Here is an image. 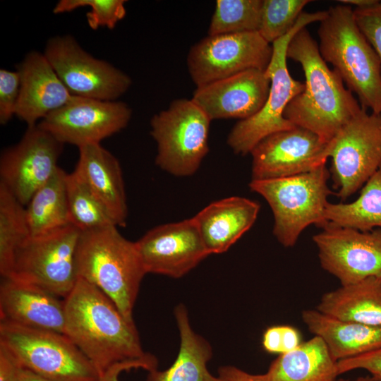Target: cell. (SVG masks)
Here are the masks:
<instances>
[{
    "label": "cell",
    "mask_w": 381,
    "mask_h": 381,
    "mask_svg": "<svg viewBox=\"0 0 381 381\" xmlns=\"http://www.w3.org/2000/svg\"><path fill=\"white\" fill-rule=\"evenodd\" d=\"M174 315L181 340L177 357L167 370L149 371L146 381H220L207 368L212 356V347L193 329L185 306L178 305Z\"/></svg>",
    "instance_id": "cb8c5ba5"
},
{
    "label": "cell",
    "mask_w": 381,
    "mask_h": 381,
    "mask_svg": "<svg viewBox=\"0 0 381 381\" xmlns=\"http://www.w3.org/2000/svg\"><path fill=\"white\" fill-rule=\"evenodd\" d=\"M327 11L318 30L321 56L356 93L363 109L381 114V63L377 53L358 27L351 6L337 5Z\"/></svg>",
    "instance_id": "277c9868"
},
{
    "label": "cell",
    "mask_w": 381,
    "mask_h": 381,
    "mask_svg": "<svg viewBox=\"0 0 381 381\" xmlns=\"http://www.w3.org/2000/svg\"><path fill=\"white\" fill-rule=\"evenodd\" d=\"M20 76L18 72L0 70V123H7L16 116L20 96Z\"/></svg>",
    "instance_id": "836d02e7"
},
{
    "label": "cell",
    "mask_w": 381,
    "mask_h": 381,
    "mask_svg": "<svg viewBox=\"0 0 381 381\" xmlns=\"http://www.w3.org/2000/svg\"><path fill=\"white\" fill-rule=\"evenodd\" d=\"M353 16L358 27L377 53L381 63V1L369 7L355 8Z\"/></svg>",
    "instance_id": "e575fe53"
},
{
    "label": "cell",
    "mask_w": 381,
    "mask_h": 381,
    "mask_svg": "<svg viewBox=\"0 0 381 381\" xmlns=\"http://www.w3.org/2000/svg\"><path fill=\"white\" fill-rule=\"evenodd\" d=\"M157 367L156 357L148 360L133 361L117 363L100 375L99 381H119V376L123 372L133 368H142L151 371Z\"/></svg>",
    "instance_id": "8d00e7d4"
},
{
    "label": "cell",
    "mask_w": 381,
    "mask_h": 381,
    "mask_svg": "<svg viewBox=\"0 0 381 381\" xmlns=\"http://www.w3.org/2000/svg\"><path fill=\"white\" fill-rule=\"evenodd\" d=\"M325 219V226L360 231L381 229V165L365 183L356 200L350 203L328 202Z\"/></svg>",
    "instance_id": "83f0119b"
},
{
    "label": "cell",
    "mask_w": 381,
    "mask_h": 381,
    "mask_svg": "<svg viewBox=\"0 0 381 381\" xmlns=\"http://www.w3.org/2000/svg\"><path fill=\"white\" fill-rule=\"evenodd\" d=\"M61 298L31 284L2 277L0 322L64 334Z\"/></svg>",
    "instance_id": "ffe728a7"
},
{
    "label": "cell",
    "mask_w": 381,
    "mask_h": 381,
    "mask_svg": "<svg viewBox=\"0 0 381 381\" xmlns=\"http://www.w3.org/2000/svg\"><path fill=\"white\" fill-rule=\"evenodd\" d=\"M300 332L292 326L282 325V353L294 350L301 344Z\"/></svg>",
    "instance_id": "60d3db41"
},
{
    "label": "cell",
    "mask_w": 381,
    "mask_h": 381,
    "mask_svg": "<svg viewBox=\"0 0 381 381\" xmlns=\"http://www.w3.org/2000/svg\"><path fill=\"white\" fill-rule=\"evenodd\" d=\"M327 155L337 196L344 200L381 165V114L362 108L329 143Z\"/></svg>",
    "instance_id": "30bf717a"
},
{
    "label": "cell",
    "mask_w": 381,
    "mask_h": 381,
    "mask_svg": "<svg viewBox=\"0 0 381 381\" xmlns=\"http://www.w3.org/2000/svg\"><path fill=\"white\" fill-rule=\"evenodd\" d=\"M66 176L67 173L59 167L25 206L30 236L47 234L71 224Z\"/></svg>",
    "instance_id": "4316f807"
},
{
    "label": "cell",
    "mask_w": 381,
    "mask_h": 381,
    "mask_svg": "<svg viewBox=\"0 0 381 381\" xmlns=\"http://www.w3.org/2000/svg\"><path fill=\"white\" fill-rule=\"evenodd\" d=\"M378 0H339L343 4L354 5L356 8H363L371 6L376 4Z\"/></svg>",
    "instance_id": "7bdbcfd3"
},
{
    "label": "cell",
    "mask_w": 381,
    "mask_h": 381,
    "mask_svg": "<svg viewBox=\"0 0 381 381\" xmlns=\"http://www.w3.org/2000/svg\"><path fill=\"white\" fill-rule=\"evenodd\" d=\"M80 231L72 224L30 236L14 253L2 277L39 286L65 298L78 277L76 253Z\"/></svg>",
    "instance_id": "ba28073f"
},
{
    "label": "cell",
    "mask_w": 381,
    "mask_h": 381,
    "mask_svg": "<svg viewBox=\"0 0 381 381\" xmlns=\"http://www.w3.org/2000/svg\"><path fill=\"white\" fill-rule=\"evenodd\" d=\"M337 368L339 375L363 369L368 372L375 381H381V349L337 361Z\"/></svg>",
    "instance_id": "d590c367"
},
{
    "label": "cell",
    "mask_w": 381,
    "mask_h": 381,
    "mask_svg": "<svg viewBox=\"0 0 381 381\" xmlns=\"http://www.w3.org/2000/svg\"><path fill=\"white\" fill-rule=\"evenodd\" d=\"M272 51L258 32L207 35L190 48L187 66L198 87L246 70L265 71Z\"/></svg>",
    "instance_id": "7c38bea8"
},
{
    "label": "cell",
    "mask_w": 381,
    "mask_h": 381,
    "mask_svg": "<svg viewBox=\"0 0 381 381\" xmlns=\"http://www.w3.org/2000/svg\"><path fill=\"white\" fill-rule=\"evenodd\" d=\"M322 229L313 238L320 263L341 285L369 277L381 278V229L370 231L332 226Z\"/></svg>",
    "instance_id": "9a60e30c"
},
{
    "label": "cell",
    "mask_w": 381,
    "mask_h": 381,
    "mask_svg": "<svg viewBox=\"0 0 381 381\" xmlns=\"http://www.w3.org/2000/svg\"><path fill=\"white\" fill-rule=\"evenodd\" d=\"M132 110L119 101H105L73 95L62 107L37 125L63 145L78 148L100 144L126 128Z\"/></svg>",
    "instance_id": "4fadbf2b"
},
{
    "label": "cell",
    "mask_w": 381,
    "mask_h": 381,
    "mask_svg": "<svg viewBox=\"0 0 381 381\" xmlns=\"http://www.w3.org/2000/svg\"><path fill=\"white\" fill-rule=\"evenodd\" d=\"M263 0H217L208 35L258 32Z\"/></svg>",
    "instance_id": "4dcf8cb0"
},
{
    "label": "cell",
    "mask_w": 381,
    "mask_h": 381,
    "mask_svg": "<svg viewBox=\"0 0 381 381\" xmlns=\"http://www.w3.org/2000/svg\"><path fill=\"white\" fill-rule=\"evenodd\" d=\"M328 144L298 126L274 133L252 150V180L284 178L310 171L326 164Z\"/></svg>",
    "instance_id": "2e32d148"
},
{
    "label": "cell",
    "mask_w": 381,
    "mask_h": 381,
    "mask_svg": "<svg viewBox=\"0 0 381 381\" xmlns=\"http://www.w3.org/2000/svg\"><path fill=\"white\" fill-rule=\"evenodd\" d=\"M212 120L193 100H174L150 121V134L157 145L155 163L177 176L193 174L208 152Z\"/></svg>",
    "instance_id": "9c48e42d"
},
{
    "label": "cell",
    "mask_w": 381,
    "mask_h": 381,
    "mask_svg": "<svg viewBox=\"0 0 381 381\" xmlns=\"http://www.w3.org/2000/svg\"><path fill=\"white\" fill-rule=\"evenodd\" d=\"M63 144L37 124L28 127L0 159V183L25 207L55 174Z\"/></svg>",
    "instance_id": "5bb4252c"
},
{
    "label": "cell",
    "mask_w": 381,
    "mask_h": 381,
    "mask_svg": "<svg viewBox=\"0 0 381 381\" xmlns=\"http://www.w3.org/2000/svg\"><path fill=\"white\" fill-rule=\"evenodd\" d=\"M262 347L268 353H282V325L268 327L264 332Z\"/></svg>",
    "instance_id": "f35d334b"
},
{
    "label": "cell",
    "mask_w": 381,
    "mask_h": 381,
    "mask_svg": "<svg viewBox=\"0 0 381 381\" xmlns=\"http://www.w3.org/2000/svg\"><path fill=\"white\" fill-rule=\"evenodd\" d=\"M20 96L16 116L28 127L37 125L64 106L73 96L44 53L32 51L16 66Z\"/></svg>",
    "instance_id": "d6986e66"
},
{
    "label": "cell",
    "mask_w": 381,
    "mask_h": 381,
    "mask_svg": "<svg viewBox=\"0 0 381 381\" xmlns=\"http://www.w3.org/2000/svg\"><path fill=\"white\" fill-rule=\"evenodd\" d=\"M337 381H375L373 377L370 375L360 376L353 380H345V379H339Z\"/></svg>",
    "instance_id": "ee69618b"
},
{
    "label": "cell",
    "mask_w": 381,
    "mask_h": 381,
    "mask_svg": "<svg viewBox=\"0 0 381 381\" xmlns=\"http://www.w3.org/2000/svg\"><path fill=\"white\" fill-rule=\"evenodd\" d=\"M78 149L79 159L74 172L105 207L116 226H125L128 207L119 160L100 144Z\"/></svg>",
    "instance_id": "7402d4cb"
},
{
    "label": "cell",
    "mask_w": 381,
    "mask_h": 381,
    "mask_svg": "<svg viewBox=\"0 0 381 381\" xmlns=\"http://www.w3.org/2000/svg\"><path fill=\"white\" fill-rule=\"evenodd\" d=\"M64 334L99 375L123 362L151 359L143 349L134 321L101 290L78 278L64 298Z\"/></svg>",
    "instance_id": "6da1fadb"
},
{
    "label": "cell",
    "mask_w": 381,
    "mask_h": 381,
    "mask_svg": "<svg viewBox=\"0 0 381 381\" xmlns=\"http://www.w3.org/2000/svg\"><path fill=\"white\" fill-rule=\"evenodd\" d=\"M316 309L338 319L381 327V278L369 277L326 292Z\"/></svg>",
    "instance_id": "d4e9b609"
},
{
    "label": "cell",
    "mask_w": 381,
    "mask_h": 381,
    "mask_svg": "<svg viewBox=\"0 0 381 381\" xmlns=\"http://www.w3.org/2000/svg\"><path fill=\"white\" fill-rule=\"evenodd\" d=\"M286 57L301 64L306 80L303 90L289 103L284 116L329 143L362 107L340 75L327 66L306 28L291 38Z\"/></svg>",
    "instance_id": "7a4b0ae2"
},
{
    "label": "cell",
    "mask_w": 381,
    "mask_h": 381,
    "mask_svg": "<svg viewBox=\"0 0 381 381\" xmlns=\"http://www.w3.org/2000/svg\"><path fill=\"white\" fill-rule=\"evenodd\" d=\"M220 381H265V374H252L233 365L222 366L218 370Z\"/></svg>",
    "instance_id": "74e56055"
},
{
    "label": "cell",
    "mask_w": 381,
    "mask_h": 381,
    "mask_svg": "<svg viewBox=\"0 0 381 381\" xmlns=\"http://www.w3.org/2000/svg\"><path fill=\"white\" fill-rule=\"evenodd\" d=\"M30 236L25 207L0 183V273L6 271L18 248Z\"/></svg>",
    "instance_id": "f546056e"
},
{
    "label": "cell",
    "mask_w": 381,
    "mask_h": 381,
    "mask_svg": "<svg viewBox=\"0 0 381 381\" xmlns=\"http://www.w3.org/2000/svg\"><path fill=\"white\" fill-rule=\"evenodd\" d=\"M309 0H263L258 32L268 43L289 33Z\"/></svg>",
    "instance_id": "1f68e13d"
},
{
    "label": "cell",
    "mask_w": 381,
    "mask_h": 381,
    "mask_svg": "<svg viewBox=\"0 0 381 381\" xmlns=\"http://www.w3.org/2000/svg\"><path fill=\"white\" fill-rule=\"evenodd\" d=\"M66 190L70 223L80 231L116 226L105 207L74 171L67 174Z\"/></svg>",
    "instance_id": "f1b7e54d"
},
{
    "label": "cell",
    "mask_w": 381,
    "mask_h": 381,
    "mask_svg": "<svg viewBox=\"0 0 381 381\" xmlns=\"http://www.w3.org/2000/svg\"><path fill=\"white\" fill-rule=\"evenodd\" d=\"M76 270L78 278L101 290L133 321L134 305L147 274L135 242L125 238L113 225L80 231Z\"/></svg>",
    "instance_id": "3957f363"
},
{
    "label": "cell",
    "mask_w": 381,
    "mask_h": 381,
    "mask_svg": "<svg viewBox=\"0 0 381 381\" xmlns=\"http://www.w3.org/2000/svg\"><path fill=\"white\" fill-rule=\"evenodd\" d=\"M260 205L239 196L213 202L193 219L209 254L226 252L255 223Z\"/></svg>",
    "instance_id": "44dd1931"
},
{
    "label": "cell",
    "mask_w": 381,
    "mask_h": 381,
    "mask_svg": "<svg viewBox=\"0 0 381 381\" xmlns=\"http://www.w3.org/2000/svg\"><path fill=\"white\" fill-rule=\"evenodd\" d=\"M44 54L72 95L116 101L130 87V77L95 58L71 35L51 37Z\"/></svg>",
    "instance_id": "8fae6325"
},
{
    "label": "cell",
    "mask_w": 381,
    "mask_h": 381,
    "mask_svg": "<svg viewBox=\"0 0 381 381\" xmlns=\"http://www.w3.org/2000/svg\"><path fill=\"white\" fill-rule=\"evenodd\" d=\"M265 381H337V361L318 337L280 354L270 364Z\"/></svg>",
    "instance_id": "484cf974"
},
{
    "label": "cell",
    "mask_w": 381,
    "mask_h": 381,
    "mask_svg": "<svg viewBox=\"0 0 381 381\" xmlns=\"http://www.w3.org/2000/svg\"><path fill=\"white\" fill-rule=\"evenodd\" d=\"M270 87L265 71L249 69L197 87L192 100L211 120H243L261 109Z\"/></svg>",
    "instance_id": "ac0fdd59"
},
{
    "label": "cell",
    "mask_w": 381,
    "mask_h": 381,
    "mask_svg": "<svg viewBox=\"0 0 381 381\" xmlns=\"http://www.w3.org/2000/svg\"><path fill=\"white\" fill-rule=\"evenodd\" d=\"M330 172L324 164L303 174L251 180L249 187L268 202L274 215L273 234L284 247L294 246L302 231L311 224L323 228L325 211L332 194Z\"/></svg>",
    "instance_id": "5b68a950"
},
{
    "label": "cell",
    "mask_w": 381,
    "mask_h": 381,
    "mask_svg": "<svg viewBox=\"0 0 381 381\" xmlns=\"http://www.w3.org/2000/svg\"><path fill=\"white\" fill-rule=\"evenodd\" d=\"M17 369V363L0 347V381H18Z\"/></svg>",
    "instance_id": "ab89813d"
},
{
    "label": "cell",
    "mask_w": 381,
    "mask_h": 381,
    "mask_svg": "<svg viewBox=\"0 0 381 381\" xmlns=\"http://www.w3.org/2000/svg\"><path fill=\"white\" fill-rule=\"evenodd\" d=\"M126 2L124 0H60L54 6L53 13H68L88 6L90 10L86 13V20L92 30L113 29L126 16Z\"/></svg>",
    "instance_id": "d6a6232c"
},
{
    "label": "cell",
    "mask_w": 381,
    "mask_h": 381,
    "mask_svg": "<svg viewBox=\"0 0 381 381\" xmlns=\"http://www.w3.org/2000/svg\"><path fill=\"white\" fill-rule=\"evenodd\" d=\"M135 245L147 273L179 278L209 255L193 217L159 225Z\"/></svg>",
    "instance_id": "e0dca14e"
},
{
    "label": "cell",
    "mask_w": 381,
    "mask_h": 381,
    "mask_svg": "<svg viewBox=\"0 0 381 381\" xmlns=\"http://www.w3.org/2000/svg\"><path fill=\"white\" fill-rule=\"evenodd\" d=\"M301 318L337 361L381 349V327L338 319L317 309L303 310Z\"/></svg>",
    "instance_id": "603a6c76"
},
{
    "label": "cell",
    "mask_w": 381,
    "mask_h": 381,
    "mask_svg": "<svg viewBox=\"0 0 381 381\" xmlns=\"http://www.w3.org/2000/svg\"><path fill=\"white\" fill-rule=\"evenodd\" d=\"M0 347L20 366L52 381H99V375L64 334L0 322Z\"/></svg>",
    "instance_id": "52a82bcc"
},
{
    "label": "cell",
    "mask_w": 381,
    "mask_h": 381,
    "mask_svg": "<svg viewBox=\"0 0 381 381\" xmlns=\"http://www.w3.org/2000/svg\"><path fill=\"white\" fill-rule=\"evenodd\" d=\"M327 12H303L293 29L274 42L272 55L265 73L270 80L267 98L253 116L241 120L230 131L227 143L236 154L245 155L265 137L296 126L284 116L289 103L304 89V83L294 79L286 64V50L294 35L307 25L321 22Z\"/></svg>",
    "instance_id": "8992f818"
},
{
    "label": "cell",
    "mask_w": 381,
    "mask_h": 381,
    "mask_svg": "<svg viewBox=\"0 0 381 381\" xmlns=\"http://www.w3.org/2000/svg\"><path fill=\"white\" fill-rule=\"evenodd\" d=\"M17 376L18 381H52L18 365Z\"/></svg>",
    "instance_id": "b9f144b4"
}]
</instances>
